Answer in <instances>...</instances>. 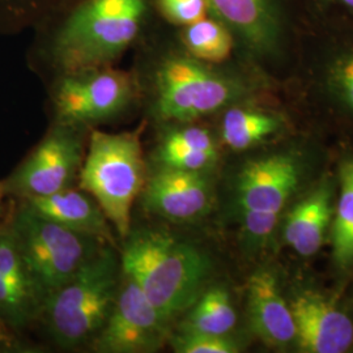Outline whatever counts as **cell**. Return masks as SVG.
Masks as SVG:
<instances>
[{
	"label": "cell",
	"mask_w": 353,
	"mask_h": 353,
	"mask_svg": "<svg viewBox=\"0 0 353 353\" xmlns=\"http://www.w3.org/2000/svg\"><path fill=\"white\" fill-rule=\"evenodd\" d=\"M135 48L144 58V72H134L150 117L160 125L189 123L243 101L249 84L223 64L205 63L182 48L176 29L157 14Z\"/></svg>",
	"instance_id": "cell-1"
},
{
	"label": "cell",
	"mask_w": 353,
	"mask_h": 353,
	"mask_svg": "<svg viewBox=\"0 0 353 353\" xmlns=\"http://www.w3.org/2000/svg\"><path fill=\"white\" fill-rule=\"evenodd\" d=\"M154 19L153 0H75L34 28L36 50L57 76L113 65Z\"/></svg>",
	"instance_id": "cell-2"
},
{
	"label": "cell",
	"mask_w": 353,
	"mask_h": 353,
	"mask_svg": "<svg viewBox=\"0 0 353 353\" xmlns=\"http://www.w3.org/2000/svg\"><path fill=\"white\" fill-rule=\"evenodd\" d=\"M121 254L122 272L132 279L165 321L189 310L211 272L207 254L163 229L131 232Z\"/></svg>",
	"instance_id": "cell-3"
},
{
	"label": "cell",
	"mask_w": 353,
	"mask_h": 353,
	"mask_svg": "<svg viewBox=\"0 0 353 353\" xmlns=\"http://www.w3.org/2000/svg\"><path fill=\"white\" fill-rule=\"evenodd\" d=\"M121 275L113 246L100 248L43 301L46 325L58 345L70 350L96 338L112 312Z\"/></svg>",
	"instance_id": "cell-4"
},
{
	"label": "cell",
	"mask_w": 353,
	"mask_h": 353,
	"mask_svg": "<svg viewBox=\"0 0 353 353\" xmlns=\"http://www.w3.org/2000/svg\"><path fill=\"white\" fill-rule=\"evenodd\" d=\"M144 127L145 122L119 134L93 130L77 176L80 189L99 203L122 239L130 234L132 205L147 181L141 145Z\"/></svg>",
	"instance_id": "cell-5"
},
{
	"label": "cell",
	"mask_w": 353,
	"mask_h": 353,
	"mask_svg": "<svg viewBox=\"0 0 353 353\" xmlns=\"http://www.w3.org/2000/svg\"><path fill=\"white\" fill-rule=\"evenodd\" d=\"M11 232L42 305L100 249V240L63 227L29 205L17 214Z\"/></svg>",
	"instance_id": "cell-6"
},
{
	"label": "cell",
	"mask_w": 353,
	"mask_h": 353,
	"mask_svg": "<svg viewBox=\"0 0 353 353\" xmlns=\"http://www.w3.org/2000/svg\"><path fill=\"white\" fill-rule=\"evenodd\" d=\"M139 100L135 74L113 65L58 75L51 92L55 122L80 127L119 117Z\"/></svg>",
	"instance_id": "cell-7"
},
{
	"label": "cell",
	"mask_w": 353,
	"mask_h": 353,
	"mask_svg": "<svg viewBox=\"0 0 353 353\" xmlns=\"http://www.w3.org/2000/svg\"><path fill=\"white\" fill-rule=\"evenodd\" d=\"M170 338V325L139 285L122 272L112 312L93 339L100 353H152Z\"/></svg>",
	"instance_id": "cell-8"
},
{
	"label": "cell",
	"mask_w": 353,
	"mask_h": 353,
	"mask_svg": "<svg viewBox=\"0 0 353 353\" xmlns=\"http://www.w3.org/2000/svg\"><path fill=\"white\" fill-rule=\"evenodd\" d=\"M83 128L55 122L8 185L26 199L71 188L83 164Z\"/></svg>",
	"instance_id": "cell-9"
},
{
	"label": "cell",
	"mask_w": 353,
	"mask_h": 353,
	"mask_svg": "<svg viewBox=\"0 0 353 353\" xmlns=\"http://www.w3.org/2000/svg\"><path fill=\"white\" fill-rule=\"evenodd\" d=\"M210 14L234 36L237 49L254 58L276 54L288 34L284 0H207Z\"/></svg>",
	"instance_id": "cell-10"
},
{
	"label": "cell",
	"mask_w": 353,
	"mask_h": 353,
	"mask_svg": "<svg viewBox=\"0 0 353 353\" xmlns=\"http://www.w3.org/2000/svg\"><path fill=\"white\" fill-rule=\"evenodd\" d=\"M141 202L151 214L176 223H188L207 214L212 203V191L203 172L160 166L147 176Z\"/></svg>",
	"instance_id": "cell-11"
},
{
	"label": "cell",
	"mask_w": 353,
	"mask_h": 353,
	"mask_svg": "<svg viewBox=\"0 0 353 353\" xmlns=\"http://www.w3.org/2000/svg\"><path fill=\"white\" fill-rule=\"evenodd\" d=\"M296 343L306 353H343L353 344L351 318L322 294L301 292L290 303Z\"/></svg>",
	"instance_id": "cell-12"
},
{
	"label": "cell",
	"mask_w": 353,
	"mask_h": 353,
	"mask_svg": "<svg viewBox=\"0 0 353 353\" xmlns=\"http://www.w3.org/2000/svg\"><path fill=\"white\" fill-rule=\"evenodd\" d=\"M300 166L290 154H274L245 165L237 179L241 210L279 214L297 188Z\"/></svg>",
	"instance_id": "cell-13"
},
{
	"label": "cell",
	"mask_w": 353,
	"mask_h": 353,
	"mask_svg": "<svg viewBox=\"0 0 353 353\" xmlns=\"http://www.w3.org/2000/svg\"><path fill=\"white\" fill-rule=\"evenodd\" d=\"M250 325L255 335L272 347H285L296 341V327L290 303L275 276L265 270L254 272L248 284Z\"/></svg>",
	"instance_id": "cell-14"
},
{
	"label": "cell",
	"mask_w": 353,
	"mask_h": 353,
	"mask_svg": "<svg viewBox=\"0 0 353 353\" xmlns=\"http://www.w3.org/2000/svg\"><path fill=\"white\" fill-rule=\"evenodd\" d=\"M26 205L63 227L114 246L110 221L99 203L84 190L67 188L46 196L29 198Z\"/></svg>",
	"instance_id": "cell-15"
},
{
	"label": "cell",
	"mask_w": 353,
	"mask_h": 353,
	"mask_svg": "<svg viewBox=\"0 0 353 353\" xmlns=\"http://www.w3.org/2000/svg\"><path fill=\"white\" fill-rule=\"evenodd\" d=\"M156 151L160 166L204 172L219 160V151L212 134L202 126L189 123H168Z\"/></svg>",
	"instance_id": "cell-16"
},
{
	"label": "cell",
	"mask_w": 353,
	"mask_h": 353,
	"mask_svg": "<svg viewBox=\"0 0 353 353\" xmlns=\"http://www.w3.org/2000/svg\"><path fill=\"white\" fill-rule=\"evenodd\" d=\"M331 217V189L321 185L288 214L284 227L287 243L301 256L314 255L323 245Z\"/></svg>",
	"instance_id": "cell-17"
},
{
	"label": "cell",
	"mask_w": 353,
	"mask_h": 353,
	"mask_svg": "<svg viewBox=\"0 0 353 353\" xmlns=\"http://www.w3.org/2000/svg\"><path fill=\"white\" fill-rule=\"evenodd\" d=\"M280 128L281 119L278 115L241 101L223 110L220 137L230 150L245 151L272 137Z\"/></svg>",
	"instance_id": "cell-18"
},
{
	"label": "cell",
	"mask_w": 353,
	"mask_h": 353,
	"mask_svg": "<svg viewBox=\"0 0 353 353\" xmlns=\"http://www.w3.org/2000/svg\"><path fill=\"white\" fill-rule=\"evenodd\" d=\"M174 29L182 48L205 63L224 64L237 49L232 32L211 14L190 26Z\"/></svg>",
	"instance_id": "cell-19"
},
{
	"label": "cell",
	"mask_w": 353,
	"mask_h": 353,
	"mask_svg": "<svg viewBox=\"0 0 353 353\" xmlns=\"http://www.w3.org/2000/svg\"><path fill=\"white\" fill-rule=\"evenodd\" d=\"M237 323V313L225 288L214 287L202 292L190 306L179 331L229 335Z\"/></svg>",
	"instance_id": "cell-20"
},
{
	"label": "cell",
	"mask_w": 353,
	"mask_h": 353,
	"mask_svg": "<svg viewBox=\"0 0 353 353\" xmlns=\"http://www.w3.org/2000/svg\"><path fill=\"white\" fill-rule=\"evenodd\" d=\"M334 259L341 267L353 263V159L341 170V194L332 221Z\"/></svg>",
	"instance_id": "cell-21"
},
{
	"label": "cell",
	"mask_w": 353,
	"mask_h": 353,
	"mask_svg": "<svg viewBox=\"0 0 353 353\" xmlns=\"http://www.w3.org/2000/svg\"><path fill=\"white\" fill-rule=\"evenodd\" d=\"M75 0H0V33L36 28Z\"/></svg>",
	"instance_id": "cell-22"
},
{
	"label": "cell",
	"mask_w": 353,
	"mask_h": 353,
	"mask_svg": "<svg viewBox=\"0 0 353 353\" xmlns=\"http://www.w3.org/2000/svg\"><path fill=\"white\" fill-rule=\"evenodd\" d=\"M42 309L36 299L0 276V318L12 326H23Z\"/></svg>",
	"instance_id": "cell-23"
},
{
	"label": "cell",
	"mask_w": 353,
	"mask_h": 353,
	"mask_svg": "<svg viewBox=\"0 0 353 353\" xmlns=\"http://www.w3.org/2000/svg\"><path fill=\"white\" fill-rule=\"evenodd\" d=\"M327 84L338 101L353 113V45L338 51L328 64Z\"/></svg>",
	"instance_id": "cell-24"
},
{
	"label": "cell",
	"mask_w": 353,
	"mask_h": 353,
	"mask_svg": "<svg viewBox=\"0 0 353 353\" xmlns=\"http://www.w3.org/2000/svg\"><path fill=\"white\" fill-rule=\"evenodd\" d=\"M176 353H237L239 343L229 335H210L199 332L179 331L169 338Z\"/></svg>",
	"instance_id": "cell-25"
},
{
	"label": "cell",
	"mask_w": 353,
	"mask_h": 353,
	"mask_svg": "<svg viewBox=\"0 0 353 353\" xmlns=\"http://www.w3.org/2000/svg\"><path fill=\"white\" fill-rule=\"evenodd\" d=\"M157 17L173 28H183L210 16L207 0H153Z\"/></svg>",
	"instance_id": "cell-26"
},
{
	"label": "cell",
	"mask_w": 353,
	"mask_h": 353,
	"mask_svg": "<svg viewBox=\"0 0 353 353\" xmlns=\"http://www.w3.org/2000/svg\"><path fill=\"white\" fill-rule=\"evenodd\" d=\"M278 216L276 212L241 210V221L245 236L256 242L268 239L278 225Z\"/></svg>",
	"instance_id": "cell-27"
},
{
	"label": "cell",
	"mask_w": 353,
	"mask_h": 353,
	"mask_svg": "<svg viewBox=\"0 0 353 353\" xmlns=\"http://www.w3.org/2000/svg\"><path fill=\"white\" fill-rule=\"evenodd\" d=\"M316 8L332 19L353 21V0H313Z\"/></svg>",
	"instance_id": "cell-28"
},
{
	"label": "cell",
	"mask_w": 353,
	"mask_h": 353,
	"mask_svg": "<svg viewBox=\"0 0 353 353\" xmlns=\"http://www.w3.org/2000/svg\"><path fill=\"white\" fill-rule=\"evenodd\" d=\"M8 339V335L0 328V343H3V341H6Z\"/></svg>",
	"instance_id": "cell-29"
}]
</instances>
